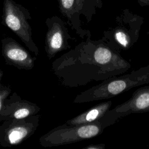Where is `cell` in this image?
Returning <instances> with one entry per match:
<instances>
[{
    "label": "cell",
    "instance_id": "obj_1",
    "mask_svg": "<svg viewBox=\"0 0 149 149\" xmlns=\"http://www.w3.org/2000/svg\"><path fill=\"white\" fill-rule=\"evenodd\" d=\"M149 84V65L128 74L113 76L86 91L80 95V101L88 102L113 98L133 88Z\"/></svg>",
    "mask_w": 149,
    "mask_h": 149
},
{
    "label": "cell",
    "instance_id": "obj_2",
    "mask_svg": "<svg viewBox=\"0 0 149 149\" xmlns=\"http://www.w3.org/2000/svg\"><path fill=\"white\" fill-rule=\"evenodd\" d=\"M3 23L17 34L28 47L37 54L31 40V29L27 20L31 19L29 11L13 0H4L2 9Z\"/></svg>",
    "mask_w": 149,
    "mask_h": 149
},
{
    "label": "cell",
    "instance_id": "obj_3",
    "mask_svg": "<svg viewBox=\"0 0 149 149\" xmlns=\"http://www.w3.org/2000/svg\"><path fill=\"white\" fill-rule=\"evenodd\" d=\"M68 128L54 130L44 136V145L56 146L90 139L101 134L105 129L100 119L95 122L73 125Z\"/></svg>",
    "mask_w": 149,
    "mask_h": 149
},
{
    "label": "cell",
    "instance_id": "obj_4",
    "mask_svg": "<svg viewBox=\"0 0 149 149\" xmlns=\"http://www.w3.org/2000/svg\"><path fill=\"white\" fill-rule=\"evenodd\" d=\"M149 112V86L136 90L132 97L112 109L100 119L104 128L114 124L119 119L132 113Z\"/></svg>",
    "mask_w": 149,
    "mask_h": 149
},
{
    "label": "cell",
    "instance_id": "obj_5",
    "mask_svg": "<svg viewBox=\"0 0 149 149\" xmlns=\"http://www.w3.org/2000/svg\"><path fill=\"white\" fill-rule=\"evenodd\" d=\"M48 27L47 42L49 54L53 55L62 49L66 27L63 21L58 16L48 18L46 21Z\"/></svg>",
    "mask_w": 149,
    "mask_h": 149
},
{
    "label": "cell",
    "instance_id": "obj_6",
    "mask_svg": "<svg viewBox=\"0 0 149 149\" xmlns=\"http://www.w3.org/2000/svg\"><path fill=\"white\" fill-rule=\"evenodd\" d=\"M3 53L8 61L17 66L30 69L33 65V59L28 52L13 40L4 42Z\"/></svg>",
    "mask_w": 149,
    "mask_h": 149
},
{
    "label": "cell",
    "instance_id": "obj_7",
    "mask_svg": "<svg viewBox=\"0 0 149 149\" xmlns=\"http://www.w3.org/2000/svg\"><path fill=\"white\" fill-rule=\"evenodd\" d=\"M58 3L62 15L71 22L73 26L77 27L80 14L87 11V0H58Z\"/></svg>",
    "mask_w": 149,
    "mask_h": 149
},
{
    "label": "cell",
    "instance_id": "obj_8",
    "mask_svg": "<svg viewBox=\"0 0 149 149\" xmlns=\"http://www.w3.org/2000/svg\"><path fill=\"white\" fill-rule=\"evenodd\" d=\"M112 105V101H107L100 103L81 114L77 116L72 120H68L69 125H79L91 123L100 119L105 113L111 109Z\"/></svg>",
    "mask_w": 149,
    "mask_h": 149
},
{
    "label": "cell",
    "instance_id": "obj_9",
    "mask_svg": "<svg viewBox=\"0 0 149 149\" xmlns=\"http://www.w3.org/2000/svg\"><path fill=\"white\" fill-rule=\"evenodd\" d=\"M33 125L25 120L17 122L12 126H10L6 133V141L9 144L16 145L30 136L33 131Z\"/></svg>",
    "mask_w": 149,
    "mask_h": 149
},
{
    "label": "cell",
    "instance_id": "obj_10",
    "mask_svg": "<svg viewBox=\"0 0 149 149\" xmlns=\"http://www.w3.org/2000/svg\"><path fill=\"white\" fill-rule=\"evenodd\" d=\"M9 106L13 108L12 109H6L4 112H2L1 115L5 117H9L15 119H23L28 117L29 115L34 113L35 111L34 107L31 106L26 103H16L10 104Z\"/></svg>",
    "mask_w": 149,
    "mask_h": 149
},
{
    "label": "cell",
    "instance_id": "obj_11",
    "mask_svg": "<svg viewBox=\"0 0 149 149\" xmlns=\"http://www.w3.org/2000/svg\"><path fill=\"white\" fill-rule=\"evenodd\" d=\"M8 94V92L6 90H2L0 91V111H1L2 105H3V101L5 97Z\"/></svg>",
    "mask_w": 149,
    "mask_h": 149
},
{
    "label": "cell",
    "instance_id": "obj_12",
    "mask_svg": "<svg viewBox=\"0 0 149 149\" xmlns=\"http://www.w3.org/2000/svg\"><path fill=\"white\" fill-rule=\"evenodd\" d=\"M86 148L87 149H104L105 148V144H94L89 146Z\"/></svg>",
    "mask_w": 149,
    "mask_h": 149
},
{
    "label": "cell",
    "instance_id": "obj_13",
    "mask_svg": "<svg viewBox=\"0 0 149 149\" xmlns=\"http://www.w3.org/2000/svg\"><path fill=\"white\" fill-rule=\"evenodd\" d=\"M1 75H2V74H0V77H1Z\"/></svg>",
    "mask_w": 149,
    "mask_h": 149
},
{
    "label": "cell",
    "instance_id": "obj_14",
    "mask_svg": "<svg viewBox=\"0 0 149 149\" xmlns=\"http://www.w3.org/2000/svg\"><path fill=\"white\" fill-rule=\"evenodd\" d=\"M96 1H97V2H98V1H99V0H96Z\"/></svg>",
    "mask_w": 149,
    "mask_h": 149
}]
</instances>
